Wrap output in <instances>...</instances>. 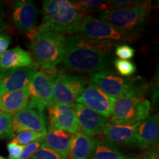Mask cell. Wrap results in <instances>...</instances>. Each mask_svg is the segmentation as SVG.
<instances>
[{"mask_svg":"<svg viewBox=\"0 0 159 159\" xmlns=\"http://www.w3.org/2000/svg\"><path fill=\"white\" fill-rule=\"evenodd\" d=\"M116 44L119 43L91 39L80 33L71 35L66 38L63 66L80 73L92 74L105 70L114 61Z\"/></svg>","mask_w":159,"mask_h":159,"instance_id":"1","label":"cell"},{"mask_svg":"<svg viewBox=\"0 0 159 159\" xmlns=\"http://www.w3.org/2000/svg\"><path fill=\"white\" fill-rule=\"evenodd\" d=\"M27 35L30 40V48L43 70L50 72L63 62L66 48L64 35L42 24Z\"/></svg>","mask_w":159,"mask_h":159,"instance_id":"2","label":"cell"},{"mask_svg":"<svg viewBox=\"0 0 159 159\" xmlns=\"http://www.w3.org/2000/svg\"><path fill=\"white\" fill-rule=\"evenodd\" d=\"M42 10V25L62 35L78 32L84 19L68 0H45Z\"/></svg>","mask_w":159,"mask_h":159,"instance_id":"3","label":"cell"},{"mask_svg":"<svg viewBox=\"0 0 159 159\" xmlns=\"http://www.w3.org/2000/svg\"><path fill=\"white\" fill-rule=\"evenodd\" d=\"M90 80L103 92L114 99L125 94L142 96L146 87L144 80L140 77H123L113 69L92 73Z\"/></svg>","mask_w":159,"mask_h":159,"instance_id":"4","label":"cell"},{"mask_svg":"<svg viewBox=\"0 0 159 159\" xmlns=\"http://www.w3.org/2000/svg\"><path fill=\"white\" fill-rule=\"evenodd\" d=\"M150 102L142 96L125 94L115 99L111 114V123L133 125L148 118Z\"/></svg>","mask_w":159,"mask_h":159,"instance_id":"5","label":"cell"},{"mask_svg":"<svg viewBox=\"0 0 159 159\" xmlns=\"http://www.w3.org/2000/svg\"><path fill=\"white\" fill-rule=\"evenodd\" d=\"M150 10V2H143L136 7L102 12L99 13L97 19L110 24L119 30L132 34L142 27Z\"/></svg>","mask_w":159,"mask_h":159,"instance_id":"6","label":"cell"},{"mask_svg":"<svg viewBox=\"0 0 159 159\" xmlns=\"http://www.w3.org/2000/svg\"><path fill=\"white\" fill-rule=\"evenodd\" d=\"M88 85L87 80L76 75L61 73L53 75V96L55 103L74 105Z\"/></svg>","mask_w":159,"mask_h":159,"instance_id":"7","label":"cell"},{"mask_svg":"<svg viewBox=\"0 0 159 159\" xmlns=\"http://www.w3.org/2000/svg\"><path fill=\"white\" fill-rule=\"evenodd\" d=\"M53 75L36 71L27 86L30 100L27 108L43 112L55 103L53 96Z\"/></svg>","mask_w":159,"mask_h":159,"instance_id":"8","label":"cell"},{"mask_svg":"<svg viewBox=\"0 0 159 159\" xmlns=\"http://www.w3.org/2000/svg\"><path fill=\"white\" fill-rule=\"evenodd\" d=\"M78 33L91 39L111 41L117 43L130 41L134 39L132 34L119 30L110 24L91 16H86L83 19Z\"/></svg>","mask_w":159,"mask_h":159,"instance_id":"9","label":"cell"},{"mask_svg":"<svg viewBox=\"0 0 159 159\" xmlns=\"http://www.w3.org/2000/svg\"><path fill=\"white\" fill-rule=\"evenodd\" d=\"M115 99L101 90L93 83H89L77 99L76 102L90 108L108 119L111 116Z\"/></svg>","mask_w":159,"mask_h":159,"instance_id":"10","label":"cell"},{"mask_svg":"<svg viewBox=\"0 0 159 159\" xmlns=\"http://www.w3.org/2000/svg\"><path fill=\"white\" fill-rule=\"evenodd\" d=\"M12 132L16 136L22 131H33L47 134V122L41 111L26 108L12 117Z\"/></svg>","mask_w":159,"mask_h":159,"instance_id":"11","label":"cell"},{"mask_svg":"<svg viewBox=\"0 0 159 159\" xmlns=\"http://www.w3.org/2000/svg\"><path fill=\"white\" fill-rule=\"evenodd\" d=\"M49 116L51 126L72 135L80 132L75 105L54 103L49 107Z\"/></svg>","mask_w":159,"mask_h":159,"instance_id":"12","label":"cell"},{"mask_svg":"<svg viewBox=\"0 0 159 159\" xmlns=\"http://www.w3.org/2000/svg\"><path fill=\"white\" fill-rule=\"evenodd\" d=\"M75 111L78 122L80 132L89 137L102 134L108 119L80 104L75 105Z\"/></svg>","mask_w":159,"mask_h":159,"instance_id":"13","label":"cell"},{"mask_svg":"<svg viewBox=\"0 0 159 159\" xmlns=\"http://www.w3.org/2000/svg\"><path fill=\"white\" fill-rule=\"evenodd\" d=\"M158 115L149 116L139 122L135 133V147L150 150L158 147L159 138Z\"/></svg>","mask_w":159,"mask_h":159,"instance_id":"14","label":"cell"},{"mask_svg":"<svg viewBox=\"0 0 159 159\" xmlns=\"http://www.w3.org/2000/svg\"><path fill=\"white\" fill-rule=\"evenodd\" d=\"M36 71V64L22 68L0 71L3 93L27 88Z\"/></svg>","mask_w":159,"mask_h":159,"instance_id":"15","label":"cell"},{"mask_svg":"<svg viewBox=\"0 0 159 159\" xmlns=\"http://www.w3.org/2000/svg\"><path fill=\"white\" fill-rule=\"evenodd\" d=\"M38 9L32 1H16L12 17L19 32L28 35L36 28Z\"/></svg>","mask_w":159,"mask_h":159,"instance_id":"16","label":"cell"},{"mask_svg":"<svg viewBox=\"0 0 159 159\" xmlns=\"http://www.w3.org/2000/svg\"><path fill=\"white\" fill-rule=\"evenodd\" d=\"M138 125L139 123L128 125L107 122L102 134L105 136V139L113 144L135 147V133Z\"/></svg>","mask_w":159,"mask_h":159,"instance_id":"17","label":"cell"},{"mask_svg":"<svg viewBox=\"0 0 159 159\" xmlns=\"http://www.w3.org/2000/svg\"><path fill=\"white\" fill-rule=\"evenodd\" d=\"M74 135L49 126L43 145L65 158L70 156L71 141Z\"/></svg>","mask_w":159,"mask_h":159,"instance_id":"18","label":"cell"},{"mask_svg":"<svg viewBox=\"0 0 159 159\" xmlns=\"http://www.w3.org/2000/svg\"><path fill=\"white\" fill-rule=\"evenodd\" d=\"M35 64L30 53L19 47L7 50L0 55V71L22 68Z\"/></svg>","mask_w":159,"mask_h":159,"instance_id":"19","label":"cell"},{"mask_svg":"<svg viewBox=\"0 0 159 159\" xmlns=\"http://www.w3.org/2000/svg\"><path fill=\"white\" fill-rule=\"evenodd\" d=\"M30 96L27 87L21 90L3 93L0 96V111L14 115L27 108Z\"/></svg>","mask_w":159,"mask_h":159,"instance_id":"20","label":"cell"},{"mask_svg":"<svg viewBox=\"0 0 159 159\" xmlns=\"http://www.w3.org/2000/svg\"><path fill=\"white\" fill-rule=\"evenodd\" d=\"M95 140L83 133L78 132L74 135L71 141L70 156L72 159H89L94 150Z\"/></svg>","mask_w":159,"mask_h":159,"instance_id":"21","label":"cell"},{"mask_svg":"<svg viewBox=\"0 0 159 159\" xmlns=\"http://www.w3.org/2000/svg\"><path fill=\"white\" fill-rule=\"evenodd\" d=\"M121 150L117 145L108 142L106 139L95 140V144L91 159H123Z\"/></svg>","mask_w":159,"mask_h":159,"instance_id":"22","label":"cell"},{"mask_svg":"<svg viewBox=\"0 0 159 159\" xmlns=\"http://www.w3.org/2000/svg\"><path fill=\"white\" fill-rule=\"evenodd\" d=\"M72 5L75 6L77 11L83 16V17L91 13H97L109 11L112 8L109 5L108 1H97V0H77V1H71Z\"/></svg>","mask_w":159,"mask_h":159,"instance_id":"23","label":"cell"},{"mask_svg":"<svg viewBox=\"0 0 159 159\" xmlns=\"http://www.w3.org/2000/svg\"><path fill=\"white\" fill-rule=\"evenodd\" d=\"M12 117L13 115L0 111V139H13L15 137L12 132Z\"/></svg>","mask_w":159,"mask_h":159,"instance_id":"24","label":"cell"},{"mask_svg":"<svg viewBox=\"0 0 159 159\" xmlns=\"http://www.w3.org/2000/svg\"><path fill=\"white\" fill-rule=\"evenodd\" d=\"M46 134L41 133L33 132V131H22L16 135L13 139V142L22 146L30 144V143L45 137Z\"/></svg>","mask_w":159,"mask_h":159,"instance_id":"25","label":"cell"},{"mask_svg":"<svg viewBox=\"0 0 159 159\" xmlns=\"http://www.w3.org/2000/svg\"><path fill=\"white\" fill-rule=\"evenodd\" d=\"M115 68L118 73L123 77H128L134 75L136 71V66L132 61L128 60H114Z\"/></svg>","mask_w":159,"mask_h":159,"instance_id":"26","label":"cell"},{"mask_svg":"<svg viewBox=\"0 0 159 159\" xmlns=\"http://www.w3.org/2000/svg\"><path fill=\"white\" fill-rule=\"evenodd\" d=\"M44 139L45 137H43V138L40 139L39 140H36L35 142L30 143V144L24 146L19 159H30L32 157L34 156L35 152L39 150V149L41 148V145L44 142Z\"/></svg>","mask_w":159,"mask_h":159,"instance_id":"27","label":"cell"},{"mask_svg":"<svg viewBox=\"0 0 159 159\" xmlns=\"http://www.w3.org/2000/svg\"><path fill=\"white\" fill-rule=\"evenodd\" d=\"M30 159H67L55 151L50 150L44 145H41L39 150Z\"/></svg>","mask_w":159,"mask_h":159,"instance_id":"28","label":"cell"},{"mask_svg":"<svg viewBox=\"0 0 159 159\" xmlns=\"http://www.w3.org/2000/svg\"><path fill=\"white\" fill-rule=\"evenodd\" d=\"M115 54L121 60L131 59L134 56L135 49L128 44H121L116 47Z\"/></svg>","mask_w":159,"mask_h":159,"instance_id":"29","label":"cell"},{"mask_svg":"<svg viewBox=\"0 0 159 159\" xmlns=\"http://www.w3.org/2000/svg\"><path fill=\"white\" fill-rule=\"evenodd\" d=\"M108 2L112 9H120L136 7L143 3V2L132 1V0H114V1H108Z\"/></svg>","mask_w":159,"mask_h":159,"instance_id":"30","label":"cell"},{"mask_svg":"<svg viewBox=\"0 0 159 159\" xmlns=\"http://www.w3.org/2000/svg\"><path fill=\"white\" fill-rule=\"evenodd\" d=\"M7 148V151H8L9 159H19L24 146L12 141V142L8 143Z\"/></svg>","mask_w":159,"mask_h":159,"instance_id":"31","label":"cell"},{"mask_svg":"<svg viewBox=\"0 0 159 159\" xmlns=\"http://www.w3.org/2000/svg\"><path fill=\"white\" fill-rule=\"evenodd\" d=\"M11 37L5 33H0V55L7 51L11 43Z\"/></svg>","mask_w":159,"mask_h":159,"instance_id":"32","label":"cell"},{"mask_svg":"<svg viewBox=\"0 0 159 159\" xmlns=\"http://www.w3.org/2000/svg\"><path fill=\"white\" fill-rule=\"evenodd\" d=\"M147 159H159L158 147L150 149L147 153Z\"/></svg>","mask_w":159,"mask_h":159,"instance_id":"33","label":"cell"},{"mask_svg":"<svg viewBox=\"0 0 159 159\" xmlns=\"http://www.w3.org/2000/svg\"><path fill=\"white\" fill-rule=\"evenodd\" d=\"M5 29V24L2 18L0 16V32L3 31Z\"/></svg>","mask_w":159,"mask_h":159,"instance_id":"34","label":"cell"},{"mask_svg":"<svg viewBox=\"0 0 159 159\" xmlns=\"http://www.w3.org/2000/svg\"><path fill=\"white\" fill-rule=\"evenodd\" d=\"M123 159H147V157H124Z\"/></svg>","mask_w":159,"mask_h":159,"instance_id":"35","label":"cell"},{"mask_svg":"<svg viewBox=\"0 0 159 159\" xmlns=\"http://www.w3.org/2000/svg\"><path fill=\"white\" fill-rule=\"evenodd\" d=\"M3 94V89H2V83L1 77H0V96Z\"/></svg>","mask_w":159,"mask_h":159,"instance_id":"36","label":"cell"},{"mask_svg":"<svg viewBox=\"0 0 159 159\" xmlns=\"http://www.w3.org/2000/svg\"><path fill=\"white\" fill-rule=\"evenodd\" d=\"M0 159H6L5 158H4L3 156H0Z\"/></svg>","mask_w":159,"mask_h":159,"instance_id":"37","label":"cell"}]
</instances>
